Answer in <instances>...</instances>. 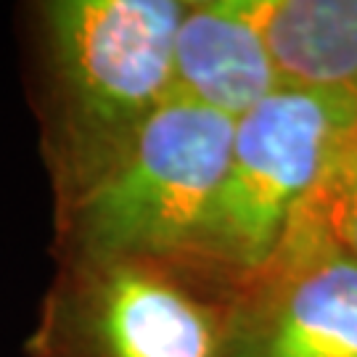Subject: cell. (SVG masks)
<instances>
[{
	"mask_svg": "<svg viewBox=\"0 0 357 357\" xmlns=\"http://www.w3.org/2000/svg\"><path fill=\"white\" fill-rule=\"evenodd\" d=\"M233 128L169 98L90 191L53 209V259L180 255L222 178Z\"/></svg>",
	"mask_w": 357,
	"mask_h": 357,
	"instance_id": "cell-4",
	"label": "cell"
},
{
	"mask_svg": "<svg viewBox=\"0 0 357 357\" xmlns=\"http://www.w3.org/2000/svg\"><path fill=\"white\" fill-rule=\"evenodd\" d=\"M236 289L180 255L56 259L26 357H228Z\"/></svg>",
	"mask_w": 357,
	"mask_h": 357,
	"instance_id": "cell-2",
	"label": "cell"
},
{
	"mask_svg": "<svg viewBox=\"0 0 357 357\" xmlns=\"http://www.w3.org/2000/svg\"><path fill=\"white\" fill-rule=\"evenodd\" d=\"M283 85L357 96V0H255Z\"/></svg>",
	"mask_w": 357,
	"mask_h": 357,
	"instance_id": "cell-7",
	"label": "cell"
},
{
	"mask_svg": "<svg viewBox=\"0 0 357 357\" xmlns=\"http://www.w3.org/2000/svg\"><path fill=\"white\" fill-rule=\"evenodd\" d=\"M228 357H357V257L307 202L268 265L236 291Z\"/></svg>",
	"mask_w": 357,
	"mask_h": 357,
	"instance_id": "cell-5",
	"label": "cell"
},
{
	"mask_svg": "<svg viewBox=\"0 0 357 357\" xmlns=\"http://www.w3.org/2000/svg\"><path fill=\"white\" fill-rule=\"evenodd\" d=\"M355 119L352 93L294 85L236 119L222 178L180 257L238 291L278 252Z\"/></svg>",
	"mask_w": 357,
	"mask_h": 357,
	"instance_id": "cell-3",
	"label": "cell"
},
{
	"mask_svg": "<svg viewBox=\"0 0 357 357\" xmlns=\"http://www.w3.org/2000/svg\"><path fill=\"white\" fill-rule=\"evenodd\" d=\"M307 204L320 217L323 228L328 230L333 241L347 255L357 257V188L339 191V188H328L320 180L318 188L307 196Z\"/></svg>",
	"mask_w": 357,
	"mask_h": 357,
	"instance_id": "cell-8",
	"label": "cell"
},
{
	"mask_svg": "<svg viewBox=\"0 0 357 357\" xmlns=\"http://www.w3.org/2000/svg\"><path fill=\"white\" fill-rule=\"evenodd\" d=\"M185 0H43L29 8L32 101L53 209L90 191L172 98Z\"/></svg>",
	"mask_w": 357,
	"mask_h": 357,
	"instance_id": "cell-1",
	"label": "cell"
},
{
	"mask_svg": "<svg viewBox=\"0 0 357 357\" xmlns=\"http://www.w3.org/2000/svg\"><path fill=\"white\" fill-rule=\"evenodd\" d=\"M278 88L255 0H185L172 43V98L241 119Z\"/></svg>",
	"mask_w": 357,
	"mask_h": 357,
	"instance_id": "cell-6",
	"label": "cell"
},
{
	"mask_svg": "<svg viewBox=\"0 0 357 357\" xmlns=\"http://www.w3.org/2000/svg\"><path fill=\"white\" fill-rule=\"evenodd\" d=\"M323 183L328 188H339V191L357 188V119L347 132V138L342 141V149L336 153L331 169L326 172Z\"/></svg>",
	"mask_w": 357,
	"mask_h": 357,
	"instance_id": "cell-9",
	"label": "cell"
}]
</instances>
